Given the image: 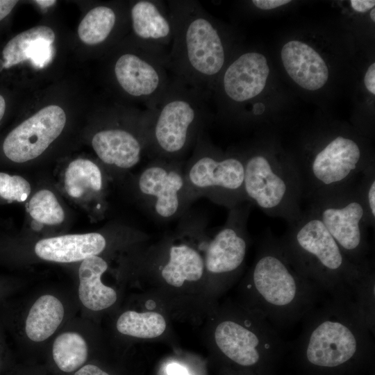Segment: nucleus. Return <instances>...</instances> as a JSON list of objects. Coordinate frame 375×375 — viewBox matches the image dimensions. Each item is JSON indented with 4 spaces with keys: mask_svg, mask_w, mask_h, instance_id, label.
<instances>
[{
    "mask_svg": "<svg viewBox=\"0 0 375 375\" xmlns=\"http://www.w3.org/2000/svg\"><path fill=\"white\" fill-rule=\"evenodd\" d=\"M323 293L294 268L279 238L268 229L244 280L247 306L279 330L302 321L318 306Z\"/></svg>",
    "mask_w": 375,
    "mask_h": 375,
    "instance_id": "obj_1",
    "label": "nucleus"
},
{
    "mask_svg": "<svg viewBox=\"0 0 375 375\" xmlns=\"http://www.w3.org/2000/svg\"><path fill=\"white\" fill-rule=\"evenodd\" d=\"M294 268L330 298L349 303L353 287L374 261L353 263L344 253L319 217L309 208L288 224L279 238Z\"/></svg>",
    "mask_w": 375,
    "mask_h": 375,
    "instance_id": "obj_2",
    "label": "nucleus"
},
{
    "mask_svg": "<svg viewBox=\"0 0 375 375\" xmlns=\"http://www.w3.org/2000/svg\"><path fill=\"white\" fill-rule=\"evenodd\" d=\"M167 3L174 28L168 69L172 76L209 95L226 65L222 32L198 1Z\"/></svg>",
    "mask_w": 375,
    "mask_h": 375,
    "instance_id": "obj_3",
    "label": "nucleus"
},
{
    "mask_svg": "<svg viewBox=\"0 0 375 375\" xmlns=\"http://www.w3.org/2000/svg\"><path fill=\"white\" fill-rule=\"evenodd\" d=\"M292 344L310 367L335 369L367 357L374 347L373 335L348 303L330 298L302 320Z\"/></svg>",
    "mask_w": 375,
    "mask_h": 375,
    "instance_id": "obj_4",
    "label": "nucleus"
},
{
    "mask_svg": "<svg viewBox=\"0 0 375 375\" xmlns=\"http://www.w3.org/2000/svg\"><path fill=\"white\" fill-rule=\"evenodd\" d=\"M208 97L172 76L160 100L147 109V153L153 158L182 160L204 131Z\"/></svg>",
    "mask_w": 375,
    "mask_h": 375,
    "instance_id": "obj_5",
    "label": "nucleus"
},
{
    "mask_svg": "<svg viewBox=\"0 0 375 375\" xmlns=\"http://www.w3.org/2000/svg\"><path fill=\"white\" fill-rule=\"evenodd\" d=\"M246 201L265 214L288 224L302 214L303 185L296 160L275 151H252L242 155Z\"/></svg>",
    "mask_w": 375,
    "mask_h": 375,
    "instance_id": "obj_6",
    "label": "nucleus"
},
{
    "mask_svg": "<svg viewBox=\"0 0 375 375\" xmlns=\"http://www.w3.org/2000/svg\"><path fill=\"white\" fill-rule=\"evenodd\" d=\"M184 175L193 201L205 197L228 210L246 202L242 156L219 151L204 131L199 135L191 157L184 164Z\"/></svg>",
    "mask_w": 375,
    "mask_h": 375,
    "instance_id": "obj_7",
    "label": "nucleus"
},
{
    "mask_svg": "<svg viewBox=\"0 0 375 375\" xmlns=\"http://www.w3.org/2000/svg\"><path fill=\"white\" fill-rule=\"evenodd\" d=\"M308 153L297 164L303 199L309 201L354 185L359 175L374 164L356 140L340 134Z\"/></svg>",
    "mask_w": 375,
    "mask_h": 375,
    "instance_id": "obj_8",
    "label": "nucleus"
},
{
    "mask_svg": "<svg viewBox=\"0 0 375 375\" xmlns=\"http://www.w3.org/2000/svg\"><path fill=\"white\" fill-rule=\"evenodd\" d=\"M213 338L218 350L242 367H253L277 357L289 344L263 315L247 306L225 314Z\"/></svg>",
    "mask_w": 375,
    "mask_h": 375,
    "instance_id": "obj_9",
    "label": "nucleus"
},
{
    "mask_svg": "<svg viewBox=\"0 0 375 375\" xmlns=\"http://www.w3.org/2000/svg\"><path fill=\"white\" fill-rule=\"evenodd\" d=\"M309 202L308 208L353 263L365 266L373 262L368 258L367 217L356 183Z\"/></svg>",
    "mask_w": 375,
    "mask_h": 375,
    "instance_id": "obj_10",
    "label": "nucleus"
},
{
    "mask_svg": "<svg viewBox=\"0 0 375 375\" xmlns=\"http://www.w3.org/2000/svg\"><path fill=\"white\" fill-rule=\"evenodd\" d=\"M137 188L147 209L162 221L185 215L193 202L182 160L153 158L139 175Z\"/></svg>",
    "mask_w": 375,
    "mask_h": 375,
    "instance_id": "obj_11",
    "label": "nucleus"
},
{
    "mask_svg": "<svg viewBox=\"0 0 375 375\" xmlns=\"http://www.w3.org/2000/svg\"><path fill=\"white\" fill-rule=\"evenodd\" d=\"M135 49L119 54L112 72L119 88L129 97L153 108L167 90L172 74L166 58L135 44Z\"/></svg>",
    "mask_w": 375,
    "mask_h": 375,
    "instance_id": "obj_12",
    "label": "nucleus"
},
{
    "mask_svg": "<svg viewBox=\"0 0 375 375\" xmlns=\"http://www.w3.org/2000/svg\"><path fill=\"white\" fill-rule=\"evenodd\" d=\"M252 205L244 202L230 210L226 221L204 249L205 272L226 285L242 269L249 244L247 222Z\"/></svg>",
    "mask_w": 375,
    "mask_h": 375,
    "instance_id": "obj_13",
    "label": "nucleus"
},
{
    "mask_svg": "<svg viewBox=\"0 0 375 375\" xmlns=\"http://www.w3.org/2000/svg\"><path fill=\"white\" fill-rule=\"evenodd\" d=\"M65 123L66 115L61 107L47 106L10 132L3 144V153L17 163L36 158L58 138Z\"/></svg>",
    "mask_w": 375,
    "mask_h": 375,
    "instance_id": "obj_14",
    "label": "nucleus"
},
{
    "mask_svg": "<svg viewBox=\"0 0 375 375\" xmlns=\"http://www.w3.org/2000/svg\"><path fill=\"white\" fill-rule=\"evenodd\" d=\"M135 44L167 60L174 28L167 1L138 0L130 8Z\"/></svg>",
    "mask_w": 375,
    "mask_h": 375,
    "instance_id": "obj_15",
    "label": "nucleus"
},
{
    "mask_svg": "<svg viewBox=\"0 0 375 375\" xmlns=\"http://www.w3.org/2000/svg\"><path fill=\"white\" fill-rule=\"evenodd\" d=\"M269 74L267 59L262 54L244 53L222 70L212 90L219 88L233 103H244L262 92Z\"/></svg>",
    "mask_w": 375,
    "mask_h": 375,
    "instance_id": "obj_16",
    "label": "nucleus"
},
{
    "mask_svg": "<svg viewBox=\"0 0 375 375\" xmlns=\"http://www.w3.org/2000/svg\"><path fill=\"white\" fill-rule=\"evenodd\" d=\"M148 125L133 129L110 127L97 132L92 138V147L106 165L120 169H128L140 160L147 148Z\"/></svg>",
    "mask_w": 375,
    "mask_h": 375,
    "instance_id": "obj_17",
    "label": "nucleus"
},
{
    "mask_svg": "<svg viewBox=\"0 0 375 375\" xmlns=\"http://www.w3.org/2000/svg\"><path fill=\"white\" fill-rule=\"evenodd\" d=\"M281 59L290 78L306 90H319L328 81V69L324 59L303 42H287L282 48Z\"/></svg>",
    "mask_w": 375,
    "mask_h": 375,
    "instance_id": "obj_18",
    "label": "nucleus"
},
{
    "mask_svg": "<svg viewBox=\"0 0 375 375\" xmlns=\"http://www.w3.org/2000/svg\"><path fill=\"white\" fill-rule=\"evenodd\" d=\"M53 31L47 26H34L12 38L3 49V68L8 69L25 60L42 68L52 60Z\"/></svg>",
    "mask_w": 375,
    "mask_h": 375,
    "instance_id": "obj_19",
    "label": "nucleus"
},
{
    "mask_svg": "<svg viewBox=\"0 0 375 375\" xmlns=\"http://www.w3.org/2000/svg\"><path fill=\"white\" fill-rule=\"evenodd\" d=\"M106 247V240L103 235L89 233L42 239L36 243L35 252L43 260L67 263L97 256Z\"/></svg>",
    "mask_w": 375,
    "mask_h": 375,
    "instance_id": "obj_20",
    "label": "nucleus"
},
{
    "mask_svg": "<svg viewBox=\"0 0 375 375\" xmlns=\"http://www.w3.org/2000/svg\"><path fill=\"white\" fill-rule=\"evenodd\" d=\"M205 272L204 254L187 242H172L167 250L166 261L160 268L163 280L174 287L185 282L199 281Z\"/></svg>",
    "mask_w": 375,
    "mask_h": 375,
    "instance_id": "obj_21",
    "label": "nucleus"
},
{
    "mask_svg": "<svg viewBox=\"0 0 375 375\" xmlns=\"http://www.w3.org/2000/svg\"><path fill=\"white\" fill-rule=\"evenodd\" d=\"M107 269L106 261L98 256L85 258L79 267V299L91 310L106 309L117 300L115 290L103 285L101 281L102 274Z\"/></svg>",
    "mask_w": 375,
    "mask_h": 375,
    "instance_id": "obj_22",
    "label": "nucleus"
},
{
    "mask_svg": "<svg viewBox=\"0 0 375 375\" xmlns=\"http://www.w3.org/2000/svg\"><path fill=\"white\" fill-rule=\"evenodd\" d=\"M64 317L60 301L51 294L36 300L28 314L25 331L34 342H42L49 338L58 328Z\"/></svg>",
    "mask_w": 375,
    "mask_h": 375,
    "instance_id": "obj_23",
    "label": "nucleus"
},
{
    "mask_svg": "<svg viewBox=\"0 0 375 375\" xmlns=\"http://www.w3.org/2000/svg\"><path fill=\"white\" fill-rule=\"evenodd\" d=\"M64 185L67 193L72 198L99 192L103 187L101 171L88 159L74 160L66 168Z\"/></svg>",
    "mask_w": 375,
    "mask_h": 375,
    "instance_id": "obj_24",
    "label": "nucleus"
},
{
    "mask_svg": "<svg viewBox=\"0 0 375 375\" xmlns=\"http://www.w3.org/2000/svg\"><path fill=\"white\" fill-rule=\"evenodd\" d=\"M357 319L373 334L375 332V271L372 266L352 288L347 303Z\"/></svg>",
    "mask_w": 375,
    "mask_h": 375,
    "instance_id": "obj_25",
    "label": "nucleus"
},
{
    "mask_svg": "<svg viewBox=\"0 0 375 375\" xmlns=\"http://www.w3.org/2000/svg\"><path fill=\"white\" fill-rule=\"evenodd\" d=\"M117 23V14L108 6H99L91 9L83 18L78 27L80 40L88 45H98L111 35Z\"/></svg>",
    "mask_w": 375,
    "mask_h": 375,
    "instance_id": "obj_26",
    "label": "nucleus"
},
{
    "mask_svg": "<svg viewBox=\"0 0 375 375\" xmlns=\"http://www.w3.org/2000/svg\"><path fill=\"white\" fill-rule=\"evenodd\" d=\"M166 326L164 317L158 312L134 310L123 312L116 324L117 331L123 335L147 339L161 335Z\"/></svg>",
    "mask_w": 375,
    "mask_h": 375,
    "instance_id": "obj_27",
    "label": "nucleus"
},
{
    "mask_svg": "<svg viewBox=\"0 0 375 375\" xmlns=\"http://www.w3.org/2000/svg\"><path fill=\"white\" fill-rule=\"evenodd\" d=\"M52 353L54 362L61 371L72 372L86 361L87 343L77 333H63L55 340Z\"/></svg>",
    "mask_w": 375,
    "mask_h": 375,
    "instance_id": "obj_28",
    "label": "nucleus"
},
{
    "mask_svg": "<svg viewBox=\"0 0 375 375\" xmlns=\"http://www.w3.org/2000/svg\"><path fill=\"white\" fill-rule=\"evenodd\" d=\"M28 210L35 221L47 225H56L65 219L64 210L55 194L49 190H41L31 197Z\"/></svg>",
    "mask_w": 375,
    "mask_h": 375,
    "instance_id": "obj_29",
    "label": "nucleus"
},
{
    "mask_svg": "<svg viewBox=\"0 0 375 375\" xmlns=\"http://www.w3.org/2000/svg\"><path fill=\"white\" fill-rule=\"evenodd\" d=\"M356 188L365 208L368 226L374 228L375 224V168L374 164L365 170L356 183Z\"/></svg>",
    "mask_w": 375,
    "mask_h": 375,
    "instance_id": "obj_30",
    "label": "nucleus"
},
{
    "mask_svg": "<svg viewBox=\"0 0 375 375\" xmlns=\"http://www.w3.org/2000/svg\"><path fill=\"white\" fill-rule=\"evenodd\" d=\"M31 185L23 177L0 172V197L12 202H22L31 193Z\"/></svg>",
    "mask_w": 375,
    "mask_h": 375,
    "instance_id": "obj_31",
    "label": "nucleus"
},
{
    "mask_svg": "<svg viewBox=\"0 0 375 375\" xmlns=\"http://www.w3.org/2000/svg\"><path fill=\"white\" fill-rule=\"evenodd\" d=\"M252 3L258 8L269 10L285 5L290 2V0H253Z\"/></svg>",
    "mask_w": 375,
    "mask_h": 375,
    "instance_id": "obj_32",
    "label": "nucleus"
},
{
    "mask_svg": "<svg viewBox=\"0 0 375 375\" xmlns=\"http://www.w3.org/2000/svg\"><path fill=\"white\" fill-rule=\"evenodd\" d=\"M364 81L367 90L375 94V63L371 64L369 67Z\"/></svg>",
    "mask_w": 375,
    "mask_h": 375,
    "instance_id": "obj_33",
    "label": "nucleus"
},
{
    "mask_svg": "<svg viewBox=\"0 0 375 375\" xmlns=\"http://www.w3.org/2000/svg\"><path fill=\"white\" fill-rule=\"evenodd\" d=\"M350 3L353 9L359 12H365L375 6L374 0H351Z\"/></svg>",
    "mask_w": 375,
    "mask_h": 375,
    "instance_id": "obj_34",
    "label": "nucleus"
},
{
    "mask_svg": "<svg viewBox=\"0 0 375 375\" xmlns=\"http://www.w3.org/2000/svg\"><path fill=\"white\" fill-rule=\"evenodd\" d=\"M74 375H109L94 365H86L79 369Z\"/></svg>",
    "mask_w": 375,
    "mask_h": 375,
    "instance_id": "obj_35",
    "label": "nucleus"
},
{
    "mask_svg": "<svg viewBox=\"0 0 375 375\" xmlns=\"http://www.w3.org/2000/svg\"><path fill=\"white\" fill-rule=\"evenodd\" d=\"M17 3L18 1L0 0V21L8 15Z\"/></svg>",
    "mask_w": 375,
    "mask_h": 375,
    "instance_id": "obj_36",
    "label": "nucleus"
},
{
    "mask_svg": "<svg viewBox=\"0 0 375 375\" xmlns=\"http://www.w3.org/2000/svg\"><path fill=\"white\" fill-rule=\"evenodd\" d=\"M169 375H189L186 370L177 364L169 365L167 367Z\"/></svg>",
    "mask_w": 375,
    "mask_h": 375,
    "instance_id": "obj_37",
    "label": "nucleus"
},
{
    "mask_svg": "<svg viewBox=\"0 0 375 375\" xmlns=\"http://www.w3.org/2000/svg\"><path fill=\"white\" fill-rule=\"evenodd\" d=\"M37 4L40 5L41 7L47 8L53 6L56 3V1L52 0H37L35 1Z\"/></svg>",
    "mask_w": 375,
    "mask_h": 375,
    "instance_id": "obj_38",
    "label": "nucleus"
},
{
    "mask_svg": "<svg viewBox=\"0 0 375 375\" xmlns=\"http://www.w3.org/2000/svg\"><path fill=\"white\" fill-rule=\"evenodd\" d=\"M6 110V101L3 96L0 94V122L5 113Z\"/></svg>",
    "mask_w": 375,
    "mask_h": 375,
    "instance_id": "obj_39",
    "label": "nucleus"
},
{
    "mask_svg": "<svg viewBox=\"0 0 375 375\" xmlns=\"http://www.w3.org/2000/svg\"><path fill=\"white\" fill-rule=\"evenodd\" d=\"M370 17L372 19V21L375 22V9L373 8L370 12Z\"/></svg>",
    "mask_w": 375,
    "mask_h": 375,
    "instance_id": "obj_40",
    "label": "nucleus"
},
{
    "mask_svg": "<svg viewBox=\"0 0 375 375\" xmlns=\"http://www.w3.org/2000/svg\"><path fill=\"white\" fill-rule=\"evenodd\" d=\"M3 67V62H2L1 60H0V71L1 70V69Z\"/></svg>",
    "mask_w": 375,
    "mask_h": 375,
    "instance_id": "obj_41",
    "label": "nucleus"
}]
</instances>
